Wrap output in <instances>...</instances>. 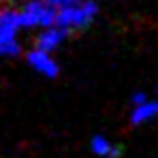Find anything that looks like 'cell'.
<instances>
[{
	"label": "cell",
	"mask_w": 158,
	"mask_h": 158,
	"mask_svg": "<svg viewBox=\"0 0 158 158\" xmlns=\"http://www.w3.org/2000/svg\"><path fill=\"white\" fill-rule=\"evenodd\" d=\"M8 2V0H0V6H2V4H6Z\"/></svg>",
	"instance_id": "30bf717a"
},
{
	"label": "cell",
	"mask_w": 158,
	"mask_h": 158,
	"mask_svg": "<svg viewBox=\"0 0 158 158\" xmlns=\"http://www.w3.org/2000/svg\"><path fill=\"white\" fill-rule=\"evenodd\" d=\"M97 12H98V6L93 0H81L79 4L60 8L58 14H56V23L54 25L69 29V31L85 29L94 19Z\"/></svg>",
	"instance_id": "7a4b0ae2"
},
{
	"label": "cell",
	"mask_w": 158,
	"mask_h": 158,
	"mask_svg": "<svg viewBox=\"0 0 158 158\" xmlns=\"http://www.w3.org/2000/svg\"><path fill=\"white\" fill-rule=\"evenodd\" d=\"M158 114V102H143V104L135 106V110H133L131 114V123L133 125H139L147 122L148 118H154Z\"/></svg>",
	"instance_id": "8992f818"
},
{
	"label": "cell",
	"mask_w": 158,
	"mask_h": 158,
	"mask_svg": "<svg viewBox=\"0 0 158 158\" xmlns=\"http://www.w3.org/2000/svg\"><path fill=\"white\" fill-rule=\"evenodd\" d=\"M131 102H133V106L143 104V102H147V94L145 93H135V94H133V98H131Z\"/></svg>",
	"instance_id": "9c48e42d"
},
{
	"label": "cell",
	"mask_w": 158,
	"mask_h": 158,
	"mask_svg": "<svg viewBox=\"0 0 158 158\" xmlns=\"http://www.w3.org/2000/svg\"><path fill=\"white\" fill-rule=\"evenodd\" d=\"M46 4L54 6L56 10H60V8H66V6H73V4H79L81 0H44Z\"/></svg>",
	"instance_id": "ba28073f"
},
{
	"label": "cell",
	"mask_w": 158,
	"mask_h": 158,
	"mask_svg": "<svg viewBox=\"0 0 158 158\" xmlns=\"http://www.w3.org/2000/svg\"><path fill=\"white\" fill-rule=\"evenodd\" d=\"M72 33L69 29H64V27H54V29H46V31H43L41 35H39L37 39H35V44H37V48H41V50H44V52H50V50H54L56 46L64 41V39Z\"/></svg>",
	"instance_id": "5b68a950"
},
{
	"label": "cell",
	"mask_w": 158,
	"mask_h": 158,
	"mask_svg": "<svg viewBox=\"0 0 158 158\" xmlns=\"http://www.w3.org/2000/svg\"><path fill=\"white\" fill-rule=\"evenodd\" d=\"M58 10L44 0H29L19 12L21 27H50L56 23Z\"/></svg>",
	"instance_id": "3957f363"
},
{
	"label": "cell",
	"mask_w": 158,
	"mask_h": 158,
	"mask_svg": "<svg viewBox=\"0 0 158 158\" xmlns=\"http://www.w3.org/2000/svg\"><path fill=\"white\" fill-rule=\"evenodd\" d=\"M21 27L19 12L0 6V56H19L21 44L18 43V31Z\"/></svg>",
	"instance_id": "6da1fadb"
},
{
	"label": "cell",
	"mask_w": 158,
	"mask_h": 158,
	"mask_svg": "<svg viewBox=\"0 0 158 158\" xmlns=\"http://www.w3.org/2000/svg\"><path fill=\"white\" fill-rule=\"evenodd\" d=\"M91 147H93V152H97L98 156H108L110 154V151H112V147L114 145H110L108 141L104 139V137H100V135H97L93 139V143H91Z\"/></svg>",
	"instance_id": "52a82bcc"
},
{
	"label": "cell",
	"mask_w": 158,
	"mask_h": 158,
	"mask_svg": "<svg viewBox=\"0 0 158 158\" xmlns=\"http://www.w3.org/2000/svg\"><path fill=\"white\" fill-rule=\"evenodd\" d=\"M27 62H29V66H33L39 73H43V75H46V77H56L58 72H60L58 64L48 56V52H44V50H41V48L31 50V52L27 54Z\"/></svg>",
	"instance_id": "277c9868"
}]
</instances>
